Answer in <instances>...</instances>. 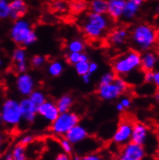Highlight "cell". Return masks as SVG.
Listing matches in <instances>:
<instances>
[{
	"mask_svg": "<svg viewBox=\"0 0 159 160\" xmlns=\"http://www.w3.org/2000/svg\"><path fill=\"white\" fill-rule=\"evenodd\" d=\"M10 38L14 43L22 47H30L38 40L30 21L23 17L14 21L9 32Z\"/></svg>",
	"mask_w": 159,
	"mask_h": 160,
	"instance_id": "cell-1",
	"label": "cell"
},
{
	"mask_svg": "<svg viewBox=\"0 0 159 160\" xmlns=\"http://www.w3.org/2000/svg\"><path fill=\"white\" fill-rule=\"evenodd\" d=\"M110 25V19L106 14H97L90 12L83 22V31L88 38L100 39L104 35Z\"/></svg>",
	"mask_w": 159,
	"mask_h": 160,
	"instance_id": "cell-2",
	"label": "cell"
},
{
	"mask_svg": "<svg viewBox=\"0 0 159 160\" xmlns=\"http://www.w3.org/2000/svg\"><path fill=\"white\" fill-rule=\"evenodd\" d=\"M131 39L134 45L142 51H147L158 40V32L153 27L147 24H139L133 29Z\"/></svg>",
	"mask_w": 159,
	"mask_h": 160,
	"instance_id": "cell-3",
	"label": "cell"
},
{
	"mask_svg": "<svg viewBox=\"0 0 159 160\" xmlns=\"http://www.w3.org/2000/svg\"><path fill=\"white\" fill-rule=\"evenodd\" d=\"M141 53L136 50H129L118 57L113 63V73L120 77L130 74L141 68Z\"/></svg>",
	"mask_w": 159,
	"mask_h": 160,
	"instance_id": "cell-4",
	"label": "cell"
},
{
	"mask_svg": "<svg viewBox=\"0 0 159 160\" xmlns=\"http://www.w3.org/2000/svg\"><path fill=\"white\" fill-rule=\"evenodd\" d=\"M2 122L9 127H16L22 122L19 101L9 98L3 102L1 108Z\"/></svg>",
	"mask_w": 159,
	"mask_h": 160,
	"instance_id": "cell-5",
	"label": "cell"
},
{
	"mask_svg": "<svg viewBox=\"0 0 159 160\" xmlns=\"http://www.w3.org/2000/svg\"><path fill=\"white\" fill-rule=\"evenodd\" d=\"M80 118L75 112L70 111L60 113L58 117L51 123L50 129L58 136H65L66 133L75 125L79 124Z\"/></svg>",
	"mask_w": 159,
	"mask_h": 160,
	"instance_id": "cell-6",
	"label": "cell"
},
{
	"mask_svg": "<svg viewBox=\"0 0 159 160\" xmlns=\"http://www.w3.org/2000/svg\"><path fill=\"white\" fill-rule=\"evenodd\" d=\"M145 155L143 146L129 142L122 146L117 160H144Z\"/></svg>",
	"mask_w": 159,
	"mask_h": 160,
	"instance_id": "cell-7",
	"label": "cell"
},
{
	"mask_svg": "<svg viewBox=\"0 0 159 160\" xmlns=\"http://www.w3.org/2000/svg\"><path fill=\"white\" fill-rule=\"evenodd\" d=\"M133 125L130 121L124 120L118 125L113 135V142L118 146H123L131 142Z\"/></svg>",
	"mask_w": 159,
	"mask_h": 160,
	"instance_id": "cell-8",
	"label": "cell"
},
{
	"mask_svg": "<svg viewBox=\"0 0 159 160\" xmlns=\"http://www.w3.org/2000/svg\"><path fill=\"white\" fill-rule=\"evenodd\" d=\"M16 88L22 97H29L36 88L35 79L27 72L19 73L16 80Z\"/></svg>",
	"mask_w": 159,
	"mask_h": 160,
	"instance_id": "cell-9",
	"label": "cell"
},
{
	"mask_svg": "<svg viewBox=\"0 0 159 160\" xmlns=\"http://www.w3.org/2000/svg\"><path fill=\"white\" fill-rule=\"evenodd\" d=\"M22 118L27 124H32L35 122L37 115V106L31 102L28 97H25L19 102Z\"/></svg>",
	"mask_w": 159,
	"mask_h": 160,
	"instance_id": "cell-10",
	"label": "cell"
},
{
	"mask_svg": "<svg viewBox=\"0 0 159 160\" xmlns=\"http://www.w3.org/2000/svg\"><path fill=\"white\" fill-rule=\"evenodd\" d=\"M124 93L114 82L105 85H99L98 96L104 101H113L118 99Z\"/></svg>",
	"mask_w": 159,
	"mask_h": 160,
	"instance_id": "cell-11",
	"label": "cell"
},
{
	"mask_svg": "<svg viewBox=\"0 0 159 160\" xmlns=\"http://www.w3.org/2000/svg\"><path fill=\"white\" fill-rule=\"evenodd\" d=\"M59 114L60 112L56 107V103L51 101L46 100L37 108V115L50 123H52L58 117Z\"/></svg>",
	"mask_w": 159,
	"mask_h": 160,
	"instance_id": "cell-12",
	"label": "cell"
},
{
	"mask_svg": "<svg viewBox=\"0 0 159 160\" xmlns=\"http://www.w3.org/2000/svg\"><path fill=\"white\" fill-rule=\"evenodd\" d=\"M88 136V132L85 127L77 124L73 127L65 135V138L74 146L84 142Z\"/></svg>",
	"mask_w": 159,
	"mask_h": 160,
	"instance_id": "cell-13",
	"label": "cell"
},
{
	"mask_svg": "<svg viewBox=\"0 0 159 160\" xmlns=\"http://www.w3.org/2000/svg\"><path fill=\"white\" fill-rule=\"evenodd\" d=\"M148 138V129L143 123H137L133 125L131 142L140 146H144Z\"/></svg>",
	"mask_w": 159,
	"mask_h": 160,
	"instance_id": "cell-14",
	"label": "cell"
},
{
	"mask_svg": "<svg viewBox=\"0 0 159 160\" xmlns=\"http://www.w3.org/2000/svg\"><path fill=\"white\" fill-rule=\"evenodd\" d=\"M12 60L18 73L26 72L28 64H27V54L25 49L22 47H18L15 49L12 52Z\"/></svg>",
	"mask_w": 159,
	"mask_h": 160,
	"instance_id": "cell-15",
	"label": "cell"
},
{
	"mask_svg": "<svg viewBox=\"0 0 159 160\" xmlns=\"http://www.w3.org/2000/svg\"><path fill=\"white\" fill-rule=\"evenodd\" d=\"M144 4V0H126L122 18L127 21L132 20L139 12Z\"/></svg>",
	"mask_w": 159,
	"mask_h": 160,
	"instance_id": "cell-16",
	"label": "cell"
},
{
	"mask_svg": "<svg viewBox=\"0 0 159 160\" xmlns=\"http://www.w3.org/2000/svg\"><path fill=\"white\" fill-rule=\"evenodd\" d=\"M107 1H108L107 13L108 15V17L113 19H119L122 18L126 0H107Z\"/></svg>",
	"mask_w": 159,
	"mask_h": 160,
	"instance_id": "cell-17",
	"label": "cell"
},
{
	"mask_svg": "<svg viewBox=\"0 0 159 160\" xmlns=\"http://www.w3.org/2000/svg\"><path fill=\"white\" fill-rule=\"evenodd\" d=\"M158 64V57L156 53L151 50L144 51L141 55V68L144 71H152L156 68Z\"/></svg>",
	"mask_w": 159,
	"mask_h": 160,
	"instance_id": "cell-18",
	"label": "cell"
},
{
	"mask_svg": "<svg viewBox=\"0 0 159 160\" xmlns=\"http://www.w3.org/2000/svg\"><path fill=\"white\" fill-rule=\"evenodd\" d=\"M27 12L25 0H12L10 2V17L13 20L22 18Z\"/></svg>",
	"mask_w": 159,
	"mask_h": 160,
	"instance_id": "cell-19",
	"label": "cell"
},
{
	"mask_svg": "<svg viewBox=\"0 0 159 160\" xmlns=\"http://www.w3.org/2000/svg\"><path fill=\"white\" fill-rule=\"evenodd\" d=\"M128 37V32L127 29L124 28H118L115 29L111 33L110 37V41L113 45L120 47L126 42Z\"/></svg>",
	"mask_w": 159,
	"mask_h": 160,
	"instance_id": "cell-20",
	"label": "cell"
},
{
	"mask_svg": "<svg viewBox=\"0 0 159 160\" xmlns=\"http://www.w3.org/2000/svg\"><path fill=\"white\" fill-rule=\"evenodd\" d=\"M73 103H74V99L70 94H64L58 99L56 104L60 113H64L70 111Z\"/></svg>",
	"mask_w": 159,
	"mask_h": 160,
	"instance_id": "cell-21",
	"label": "cell"
},
{
	"mask_svg": "<svg viewBox=\"0 0 159 160\" xmlns=\"http://www.w3.org/2000/svg\"><path fill=\"white\" fill-rule=\"evenodd\" d=\"M108 8L107 0H91L90 9L91 12L97 14H106Z\"/></svg>",
	"mask_w": 159,
	"mask_h": 160,
	"instance_id": "cell-22",
	"label": "cell"
},
{
	"mask_svg": "<svg viewBox=\"0 0 159 160\" xmlns=\"http://www.w3.org/2000/svg\"><path fill=\"white\" fill-rule=\"evenodd\" d=\"M64 71V64L60 60H54L49 64L47 72L51 77H59L62 74Z\"/></svg>",
	"mask_w": 159,
	"mask_h": 160,
	"instance_id": "cell-23",
	"label": "cell"
},
{
	"mask_svg": "<svg viewBox=\"0 0 159 160\" xmlns=\"http://www.w3.org/2000/svg\"><path fill=\"white\" fill-rule=\"evenodd\" d=\"M66 60L70 64L74 65L80 61H89V58L84 52L83 53L68 52L66 55Z\"/></svg>",
	"mask_w": 159,
	"mask_h": 160,
	"instance_id": "cell-24",
	"label": "cell"
},
{
	"mask_svg": "<svg viewBox=\"0 0 159 160\" xmlns=\"http://www.w3.org/2000/svg\"><path fill=\"white\" fill-rule=\"evenodd\" d=\"M10 154L13 160H26L27 159L26 146L21 144L16 145Z\"/></svg>",
	"mask_w": 159,
	"mask_h": 160,
	"instance_id": "cell-25",
	"label": "cell"
},
{
	"mask_svg": "<svg viewBox=\"0 0 159 160\" xmlns=\"http://www.w3.org/2000/svg\"><path fill=\"white\" fill-rule=\"evenodd\" d=\"M85 49V43L80 39H74L67 44L68 52H77L83 53Z\"/></svg>",
	"mask_w": 159,
	"mask_h": 160,
	"instance_id": "cell-26",
	"label": "cell"
},
{
	"mask_svg": "<svg viewBox=\"0 0 159 160\" xmlns=\"http://www.w3.org/2000/svg\"><path fill=\"white\" fill-rule=\"evenodd\" d=\"M28 98L37 107L46 101V94L40 90H34Z\"/></svg>",
	"mask_w": 159,
	"mask_h": 160,
	"instance_id": "cell-27",
	"label": "cell"
},
{
	"mask_svg": "<svg viewBox=\"0 0 159 160\" xmlns=\"http://www.w3.org/2000/svg\"><path fill=\"white\" fill-rule=\"evenodd\" d=\"M10 17V2L0 0V20H5Z\"/></svg>",
	"mask_w": 159,
	"mask_h": 160,
	"instance_id": "cell-28",
	"label": "cell"
},
{
	"mask_svg": "<svg viewBox=\"0 0 159 160\" xmlns=\"http://www.w3.org/2000/svg\"><path fill=\"white\" fill-rule=\"evenodd\" d=\"M76 72L80 76L88 73L89 61H80L74 65Z\"/></svg>",
	"mask_w": 159,
	"mask_h": 160,
	"instance_id": "cell-29",
	"label": "cell"
},
{
	"mask_svg": "<svg viewBox=\"0 0 159 160\" xmlns=\"http://www.w3.org/2000/svg\"><path fill=\"white\" fill-rule=\"evenodd\" d=\"M115 78V73L112 71H108L104 73L101 76L100 79V85H105V84H109L113 82Z\"/></svg>",
	"mask_w": 159,
	"mask_h": 160,
	"instance_id": "cell-30",
	"label": "cell"
},
{
	"mask_svg": "<svg viewBox=\"0 0 159 160\" xmlns=\"http://www.w3.org/2000/svg\"><path fill=\"white\" fill-rule=\"evenodd\" d=\"M60 146L61 148H62L63 152L66 153V154L70 155L73 152V150H74L73 145L65 137L60 139Z\"/></svg>",
	"mask_w": 159,
	"mask_h": 160,
	"instance_id": "cell-31",
	"label": "cell"
},
{
	"mask_svg": "<svg viewBox=\"0 0 159 160\" xmlns=\"http://www.w3.org/2000/svg\"><path fill=\"white\" fill-rule=\"evenodd\" d=\"M46 62V58L42 55H36L31 60V64L34 68H40V67L43 66Z\"/></svg>",
	"mask_w": 159,
	"mask_h": 160,
	"instance_id": "cell-32",
	"label": "cell"
},
{
	"mask_svg": "<svg viewBox=\"0 0 159 160\" xmlns=\"http://www.w3.org/2000/svg\"><path fill=\"white\" fill-rule=\"evenodd\" d=\"M86 8V3L83 0H76L72 3V9L75 12H80L84 10Z\"/></svg>",
	"mask_w": 159,
	"mask_h": 160,
	"instance_id": "cell-33",
	"label": "cell"
},
{
	"mask_svg": "<svg viewBox=\"0 0 159 160\" xmlns=\"http://www.w3.org/2000/svg\"><path fill=\"white\" fill-rule=\"evenodd\" d=\"M53 8L56 11L64 12L66 9V3L63 0H57L53 3Z\"/></svg>",
	"mask_w": 159,
	"mask_h": 160,
	"instance_id": "cell-34",
	"label": "cell"
},
{
	"mask_svg": "<svg viewBox=\"0 0 159 160\" xmlns=\"http://www.w3.org/2000/svg\"><path fill=\"white\" fill-rule=\"evenodd\" d=\"M34 141V137L32 135H26L22 136L20 139L19 144L22 145L24 146H27L29 145L32 144Z\"/></svg>",
	"mask_w": 159,
	"mask_h": 160,
	"instance_id": "cell-35",
	"label": "cell"
},
{
	"mask_svg": "<svg viewBox=\"0 0 159 160\" xmlns=\"http://www.w3.org/2000/svg\"><path fill=\"white\" fill-rule=\"evenodd\" d=\"M79 160H103L101 156L97 153H90L79 158Z\"/></svg>",
	"mask_w": 159,
	"mask_h": 160,
	"instance_id": "cell-36",
	"label": "cell"
},
{
	"mask_svg": "<svg viewBox=\"0 0 159 160\" xmlns=\"http://www.w3.org/2000/svg\"><path fill=\"white\" fill-rule=\"evenodd\" d=\"M119 103L121 104V105L123 106L124 109L125 110V109L129 108L131 107V100L129 98H128V97H123V98H121V100H120Z\"/></svg>",
	"mask_w": 159,
	"mask_h": 160,
	"instance_id": "cell-37",
	"label": "cell"
},
{
	"mask_svg": "<svg viewBox=\"0 0 159 160\" xmlns=\"http://www.w3.org/2000/svg\"><path fill=\"white\" fill-rule=\"evenodd\" d=\"M98 70V64L96 62H89V68H88V73L90 75L92 73H94Z\"/></svg>",
	"mask_w": 159,
	"mask_h": 160,
	"instance_id": "cell-38",
	"label": "cell"
},
{
	"mask_svg": "<svg viewBox=\"0 0 159 160\" xmlns=\"http://www.w3.org/2000/svg\"><path fill=\"white\" fill-rule=\"evenodd\" d=\"M53 160H70V157L69 155L63 152L58 153V154L55 156Z\"/></svg>",
	"mask_w": 159,
	"mask_h": 160,
	"instance_id": "cell-39",
	"label": "cell"
},
{
	"mask_svg": "<svg viewBox=\"0 0 159 160\" xmlns=\"http://www.w3.org/2000/svg\"><path fill=\"white\" fill-rule=\"evenodd\" d=\"M152 78H153V71H145V73L144 75V80L145 82L152 83Z\"/></svg>",
	"mask_w": 159,
	"mask_h": 160,
	"instance_id": "cell-40",
	"label": "cell"
},
{
	"mask_svg": "<svg viewBox=\"0 0 159 160\" xmlns=\"http://www.w3.org/2000/svg\"><path fill=\"white\" fill-rule=\"evenodd\" d=\"M152 83L155 86L159 85V72L156 71H153V78H152Z\"/></svg>",
	"mask_w": 159,
	"mask_h": 160,
	"instance_id": "cell-41",
	"label": "cell"
},
{
	"mask_svg": "<svg viewBox=\"0 0 159 160\" xmlns=\"http://www.w3.org/2000/svg\"><path fill=\"white\" fill-rule=\"evenodd\" d=\"M81 78H82V81L84 84H89L91 80V76L90 73H86V74L81 76Z\"/></svg>",
	"mask_w": 159,
	"mask_h": 160,
	"instance_id": "cell-42",
	"label": "cell"
},
{
	"mask_svg": "<svg viewBox=\"0 0 159 160\" xmlns=\"http://www.w3.org/2000/svg\"><path fill=\"white\" fill-rule=\"evenodd\" d=\"M116 109L118 111V112H123V111H124V108H123V106L121 105V104H120L119 102L118 103V104H116Z\"/></svg>",
	"mask_w": 159,
	"mask_h": 160,
	"instance_id": "cell-43",
	"label": "cell"
},
{
	"mask_svg": "<svg viewBox=\"0 0 159 160\" xmlns=\"http://www.w3.org/2000/svg\"><path fill=\"white\" fill-rule=\"evenodd\" d=\"M5 160H13V159H12V156H11L10 153H9V154L6 155V157H5Z\"/></svg>",
	"mask_w": 159,
	"mask_h": 160,
	"instance_id": "cell-44",
	"label": "cell"
},
{
	"mask_svg": "<svg viewBox=\"0 0 159 160\" xmlns=\"http://www.w3.org/2000/svg\"><path fill=\"white\" fill-rule=\"evenodd\" d=\"M2 142V135L1 132H0V145H1Z\"/></svg>",
	"mask_w": 159,
	"mask_h": 160,
	"instance_id": "cell-45",
	"label": "cell"
},
{
	"mask_svg": "<svg viewBox=\"0 0 159 160\" xmlns=\"http://www.w3.org/2000/svg\"><path fill=\"white\" fill-rule=\"evenodd\" d=\"M157 98V102H158L159 101V95H158V94H156V96H155V99Z\"/></svg>",
	"mask_w": 159,
	"mask_h": 160,
	"instance_id": "cell-46",
	"label": "cell"
},
{
	"mask_svg": "<svg viewBox=\"0 0 159 160\" xmlns=\"http://www.w3.org/2000/svg\"><path fill=\"white\" fill-rule=\"evenodd\" d=\"M2 123V116H1V110H0V125Z\"/></svg>",
	"mask_w": 159,
	"mask_h": 160,
	"instance_id": "cell-47",
	"label": "cell"
},
{
	"mask_svg": "<svg viewBox=\"0 0 159 160\" xmlns=\"http://www.w3.org/2000/svg\"><path fill=\"white\" fill-rule=\"evenodd\" d=\"M3 65V62H2V60H1V59H0V68H1L2 66Z\"/></svg>",
	"mask_w": 159,
	"mask_h": 160,
	"instance_id": "cell-48",
	"label": "cell"
}]
</instances>
